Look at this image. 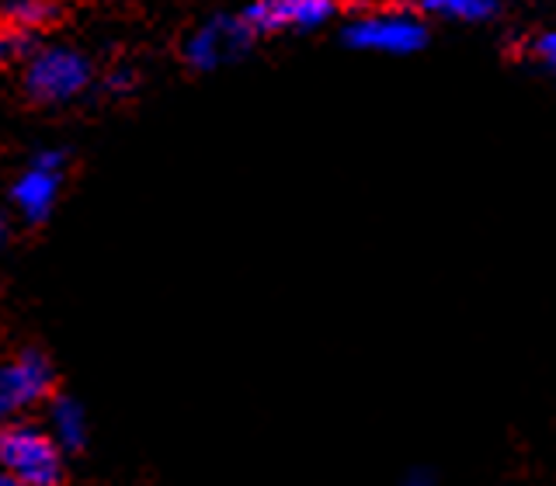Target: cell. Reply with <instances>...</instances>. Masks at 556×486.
I'll list each match as a JSON object with an SVG mask.
<instances>
[{
	"label": "cell",
	"instance_id": "cell-1",
	"mask_svg": "<svg viewBox=\"0 0 556 486\" xmlns=\"http://www.w3.org/2000/svg\"><path fill=\"white\" fill-rule=\"evenodd\" d=\"M0 469L22 486H60L66 451L42 424L14 421L0 427Z\"/></svg>",
	"mask_w": 556,
	"mask_h": 486
},
{
	"label": "cell",
	"instance_id": "cell-2",
	"mask_svg": "<svg viewBox=\"0 0 556 486\" xmlns=\"http://www.w3.org/2000/svg\"><path fill=\"white\" fill-rule=\"evenodd\" d=\"M91 63L77 49L52 46L35 52L25 66V91L39 104H66L87 91Z\"/></svg>",
	"mask_w": 556,
	"mask_h": 486
},
{
	"label": "cell",
	"instance_id": "cell-3",
	"mask_svg": "<svg viewBox=\"0 0 556 486\" xmlns=\"http://www.w3.org/2000/svg\"><path fill=\"white\" fill-rule=\"evenodd\" d=\"M52 364L39 351H22L17 358L0 361V427L22 421L31 407L52 399Z\"/></svg>",
	"mask_w": 556,
	"mask_h": 486
},
{
	"label": "cell",
	"instance_id": "cell-4",
	"mask_svg": "<svg viewBox=\"0 0 556 486\" xmlns=\"http://www.w3.org/2000/svg\"><path fill=\"white\" fill-rule=\"evenodd\" d=\"M344 42L365 52H390V56H407V52L425 49L428 28L417 14L390 11V14H365L344 28Z\"/></svg>",
	"mask_w": 556,
	"mask_h": 486
},
{
	"label": "cell",
	"instance_id": "cell-5",
	"mask_svg": "<svg viewBox=\"0 0 556 486\" xmlns=\"http://www.w3.org/2000/svg\"><path fill=\"white\" fill-rule=\"evenodd\" d=\"M63 167H66V156L60 150H42L31 161V167L14 181L11 199L17 205V213H22L28 222H46L49 219L52 205H56V199H60Z\"/></svg>",
	"mask_w": 556,
	"mask_h": 486
},
{
	"label": "cell",
	"instance_id": "cell-6",
	"mask_svg": "<svg viewBox=\"0 0 556 486\" xmlns=\"http://www.w3.org/2000/svg\"><path fill=\"white\" fill-rule=\"evenodd\" d=\"M251 42V31L240 17H213L185 42V60L195 69H216L237 60Z\"/></svg>",
	"mask_w": 556,
	"mask_h": 486
},
{
	"label": "cell",
	"instance_id": "cell-7",
	"mask_svg": "<svg viewBox=\"0 0 556 486\" xmlns=\"http://www.w3.org/2000/svg\"><path fill=\"white\" fill-rule=\"evenodd\" d=\"M46 431L52 434L63 451H80L87 445V413L77 399L70 396H52L49 399V424Z\"/></svg>",
	"mask_w": 556,
	"mask_h": 486
},
{
	"label": "cell",
	"instance_id": "cell-8",
	"mask_svg": "<svg viewBox=\"0 0 556 486\" xmlns=\"http://www.w3.org/2000/svg\"><path fill=\"white\" fill-rule=\"evenodd\" d=\"M338 11V0H286L289 28H320Z\"/></svg>",
	"mask_w": 556,
	"mask_h": 486
},
{
	"label": "cell",
	"instance_id": "cell-9",
	"mask_svg": "<svg viewBox=\"0 0 556 486\" xmlns=\"http://www.w3.org/2000/svg\"><path fill=\"white\" fill-rule=\"evenodd\" d=\"M425 11L442 17H459V22H483L497 11L494 0H425Z\"/></svg>",
	"mask_w": 556,
	"mask_h": 486
},
{
	"label": "cell",
	"instance_id": "cell-10",
	"mask_svg": "<svg viewBox=\"0 0 556 486\" xmlns=\"http://www.w3.org/2000/svg\"><path fill=\"white\" fill-rule=\"evenodd\" d=\"M8 17L17 28H42L46 22L56 17V4L52 0H14L8 8Z\"/></svg>",
	"mask_w": 556,
	"mask_h": 486
},
{
	"label": "cell",
	"instance_id": "cell-11",
	"mask_svg": "<svg viewBox=\"0 0 556 486\" xmlns=\"http://www.w3.org/2000/svg\"><path fill=\"white\" fill-rule=\"evenodd\" d=\"M532 56L543 60L549 69H556V31H543L539 39L532 42Z\"/></svg>",
	"mask_w": 556,
	"mask_h": 486
},
{
	"label": "cell",
	"instance_id": "cell-12",
	"mask_svg": "<svg viewBox=\"0 0 556 486\" xmlns=\"http://www.w3.org/2000/svg\"><path fill=\"white\" fill-rule=\"evenodd\" d=\"M126 87H132V77L122 69V74H115V77H109V91H126Z\"/></svg>",
	"mask_w": 556,
	"mask_h": 486
},
{
	"label": "cell",
	"instance_id": "cell-13",
	"mask_svg": "<svg viewBox=\"0 0 556 486\" xmlns=\"http://www.w3.org/2000/svg\"><path fill=\"white\" fill-rule=\"evenodd\" d=\"M404 486H431V473H428V469H417V473L407 476Z\"/></svg>",
	"mask_w": 556,
	"mask_h": 486
},
{
	"label": "cell",
	"instance_id": "cell-14",
	"mask_svg": "<svg viewBox=\"0 0 556 486\" xmlns=\"http://www.w3.org/2000/svg\"><path fill=\"white\" fill-rule=\"evenodd\" d=\"M8 52H11V42H8V35H4V31H0V60H4V56H8Z\"/></svg>",
	"mask_w": 556,
	"mask_h": 486
},
{
	"label": "cell",
	"instance_id": "cell-15",
	"mask_svg": "<svg viewBox=\"0 0 556 486\" xmlns=\"http://www.w3.org/2000/svg\"><path fill=\"white\" fill-rule=\"evenodd\" d=\"M0 486H22V483H17L14 476H8L4 469H0Z\"/></svg>",
	"mask_w": 556,
	"mask_h": 486
},
{
	"label": "cell",
	"instance_id": "cell-16",
	"mask_svg": "<svg viewBox=\"0 0 556 486\" xmlns=\"http://www.w3.org/2000/svg\"><path fill=\"white\" fill-rule=\"evenodd\" d=\"M4 236H8V226H4V219H0V243H4Z\"/></svg>",
	"mask_w": 556,
	"mask_h": 486
}]
</instances>
